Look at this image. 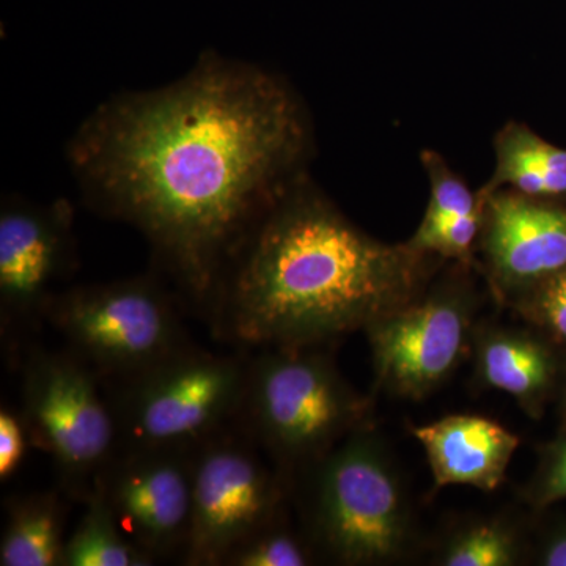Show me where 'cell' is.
<instances>
[{
    "label": "cell",
    "instance_id": "15",
    "mask_svg": "<svg viewBox=\"0 0 566 566\" xmlns=\"http://www.w3.org/2000/svg\"><path fill=\"white\" fill-rule=\"evenodd\" d=\"M61 490L10 495L0 566H62L66 506Z\"/></svg>",
    "mask_w": 566,
    "mask_h": 566
},
{
    "label": "cell",
    "instance_id": "16",
    "mask_svg": "<svg viewBox=\"0 0 566 566\" xmlns=\"http://www.w3.org/2000/svg\"><path fill=\"white\" fill-rule=\"evenodd\" d=\"M494 186H512L528 197L566 192V150L524 126L510 125L495 144Z\"/></svg>",
    "mask_w": 566,
    "mask_h": 566
},
{
    "label": "cell",
    "instance_id": "23",
    "mask_svg": "<svg viewBox=\"0 0 566 566\" xmlns=\"http://www.w3.org/2000/svg\"><path fill=\"white\" fill-rule=\"evenodd\" d=\"M31 444L20 411L9 406L0 409V480L6 482L17 474L24 461L25 449Z\"/></svg>",
    "mask_w": 566,
    "mask_h": 566
},
{
    "label": "cell",
    "instance_id": "19",
    "mask_svg": "<svg viewBox=\"0 0 566 566\" xmlns=\"http://www.w3.org/2000/svg\"><path fill=\"white\" fill-rule=\"evenodd\" d=\"M314 543L304 527L293 526L289 506L256 528L227 557L223 566H308L318 564Z\"/></svg>",
    "mask_w": 566,
    "mask_h": 566
},
{
    "label": "cell",
    "instance_id": "17",
    "mask_svg": "<svg viewBox=\"0 0 566 566\" xmlns=\"http://www.w3.org/2000/svg\"><path fill=\"white\" fill-rule=\"evenodd\" d=\"M84 513L66 538L62 566H153L125 535L109 505L93 488L82 499Z\"/></svg>",
    "mask_w": 566,
    "mask_h": 566
},
{
    "label": "cell",
    "instance_id": "6",
    "mask_svg": "<svg viewBox=\"0 0 566 566\" xmlns=\"http://www.w3.org/2000/svg\"><path fill=\"white\" fill-rule=\"evenodd\" d=\"M249 353H214L191 344L163 363L103 382L118 446L192 449L233 423Z\"/></svg>",
    "mask_w": 566,
    "mask_h": 566
},
{
    "label": "cell",
    "instance_id": "25",
    "mask_svg": "<svg viewBox=\"0 0 566 566\" xmlns=\"http://www.w3.org/2000/svg\"><path fill=\"white\" fill-rule=\"evenodd\" d=\"M542 564L546 566H566V534L558 535L547 543L543 551Z\"/></svg>",
    "mask_w": 566,
    "mask_h": 566
},
{
    "label": "cell",
    "instance_id": "9",
    "mask_svg": "<svg viewBox=\"0 0 566 566\" xmlns=\"http://www.w3.org/2000/svg\"><path fill=\"white\" fill-rule=\"evenodd\" d=\"M76 262L74 208L69 200L36 203L7 196L0 205V337L24 354L44 323L59 283Z\"/></svg>",
    "mask_w": 566,
    "mask_h": 566
},
{
    "label": "cell",
    "instance_id": "7",
    "mask_svg": "<svg viewBox=\"0 0 566 566\" xmlns=\"http://www.w3.org/2000/svg\"><path fill=\"white\" fill-rule=\"evenodd\" d=\"M21 417L50 455L65 497L81 501L118 446L103 379L69 349L31 345L21 360Z\"/></svg>",
    "mask_w": 566,
    "mask_h": 566
},
{
    "label": "cell",
    "instance_id": "21",
    "mask_svg": "<svg viewBox=\"0 0 566 566\" xmlns=\"http://www.w3.org/2000/svg\"><path fill=\"white\" fill-rule=\"evenodd\" d=\"M427 167L430 174L431 197L423 223L452 221L480 212L479 203L468 186L450 172L438 156H427Z\"/></svg>",
    "mask_w": 566,
    "mask_h": 566
},
{
    "label": "cell",
    "instance_id": "3",
    "mask_svg": "<svg viewBox=\"0 0 566 566\" xmlns=\"http://www.w3.org/2000/svg\"><path fill=\"white\" fill-rule=\"evenodd\" d=\"M324 345L249 353L234 423L290 485L367 422L368 401L338 371Z\"/></svg>",
    "mask_w": 566,
    "mask_h": 566
},
{
    "label": "cell",
    "instance_id": "14",
    "mask_svg": "<svg viewBox=\"0 0 566 566\" xmlns=\"http://www.w3.org/2000/svg\"><path fill=\"white\" fill-rule=\"evenodd\" d=\"M476 381L515 398L536 415L553 385L554 363L545 345L515 327H486L475 338Z\"/></svg>",
    "mask_w": 566,
    "mask_h": 566
},
{
    "label": "cell",
    "instance_id": "13",
    "mask_svg": "<svg viewBox=\"0 0 566 566\" xmlns=\"http://www.w3.org/2000/svg\"><path fill=\"white\" fill-rule=\"evenodd\" d=\"M434 488L463 485L494 491L504 483L520 439L488 417L457 415L416 427Z\"/></svg>",
    "mask_w": 566,
    "mask_h": 566
},
{
    "label": "cell",
    "instance_id": "10",
    "mask_svg": "<svg viewBox=\"0 0 566 566\" xmlns=\"http://www.w3.org/2000/svg\"><path fill=\"white\" fill-rule=\"evenodd\" d=\"M192 449L117 446L93 485L125 535L155 565H181L188 546Z\"/></svg>",
    "mask_w": 566,
    "mask_h": 566
},
{
    "label": "cell",
    "instance_id": "22",
    "mask_svg": "<svg viewBox=\"0 0 566 566\" xmlns=\"http://www.w3.org/2000/svg\"><path fill=\"white\" fill-rule=\"evenodd\" d=\"M517 307L566 340V270L524 294Z\"/></svg>",
    "mask_w": 566,
    "mask_h": 566
},
{
    "label": "cell",
    "instance_id": "20",
    "mask_svg": "<svg viewBox=\"0 0 566 566\" xmlns=\"http://www.w3.org/2000/svg\"><path fill=\"white\" fill-rule=\"evenodd\" d=\"M482 211L452 221L422 222L408 244L428 255L436 253L447 259L468 260L482 232Z\"/></svg>",
    "mask_w": 566,
    "mask_h": 566
},
{
    "label": "cell",
    "instance_id": "8",
    "mask_svg": "<svg viewBox=\"0 0 566 566\" xmlns=\"http://www.w3.org/2000/svg\"><path fill=\"white\" fill-rule=\"evenodd\" d=\"M290 497L289 480L237 423L227 424L192 449L191 531L181 565L223 566Z\"/></svg>",
    "mask_w": 566,
    "mask_h": 566
},
{
    "label": "cell",
    "instance_id": "11",
    "mask_svg": "<svg viewBox=\"0 0 566 566\" xmlns=\"http://www.w3.org/2000/svg\"><path fill=\"white\" fill-rule=\"evenodd\" d=\"M474 311L471 294L441 289L365 327L379 389L422 400L444 385L471 342Z\"/></svg>",
    "mask_w": 566,
    "mask_h": 566
},
{
    "label": "cell",
    "instance_id": "2",
    "mask_svg": "<svg viewBox=\"0 0 566 566\" xmlns=\"http://www.w3.org/2000/svg\"><path fill=\"white\" fill-rule=\"evenodd\" d=\"M294 182L233 256L203 323L238 352L327 345L422 296L424 256Z\"/></svg>",
    "mask_w": 566,
    "mask_h": 566
},
{
    "label": "cell",
    "instance_id": "24",
    "mask_svg": "<svg viewBox=\"0 0 566 566\" xmlns=\"http://www.w3.org/2000/svg\"><path fill=\"white\" fill-rule=\"evenodd\" d=\"M531 499L539 506L566 499V439L547 457L545 469L531 486Z\"/></svg>",
    "mask_w": 566,
    "mask_h": 566
},
{
    "label": "cell",
    "instance_id": "12",
    "mask_svg": "<svg viewBox=\"0 0 566 566\" xmlns=\"http://www.w3.org/2000/svg\"><path fill=\"white\" fill-rule=\"evenodd\" d=\"M488 273L502 297L515 301L566 270V211L524 193H499L482 222Z\"/></svg>",
    "mask_w": 566,
    "mask_h": 566
},
{
    "label": "cell",
    "instance_id": "1",
    "mask_svg": "<svg viewBox=\"0 0 566 566\" xmlns=\"http://www.w3.org/2000/svg\"><path fill=\"white\" fill-rule=\"evenodd\" d=\"M307 142L281 77L207 51L170 84L98 104L66 159L85 202L144 237L153 271L203 322L233 256L296 182Z\"/></svg>",
    "mask_w": 566,
    "mask_h": 566
},
{
    "label": "cell",
    "instance_id": "5",
    "mask_svg": "<svg viewBox=\"0 0 566 566\" xmlns=\"http://www.w3.org/2000/svg\"><path fill=\"white\" fill-rule=\"evenodd\" d=\"M186 308L161 275L70 286L51 297L44 323L103 382L118 381L163 363L193 344Z\"/></svg>",
    "mask_w": 566,
    "mask_h": 566
},
{
    "label": "cell",
    "instance_id": "4",
    "mask_svg": "<svg viewBox=\"0 0 566 566\" xmlns=\"http://www.w3.org/2000/svg\"><path fill=\"white\" fill-rule=\"evenodd\" d=\"M303 527L319 560L385 565L411 547L415 528L405 483L381 439L359 428L294 482Z\"/></svg>",
    "mask_w": 566,
    "mask_h": 566
},
{
    "label": "cell",
    "instance_id": "18",
    "mask_svg": "<svg viewBox=\"0 0 566 566\" xmlns=\"http://www.w3.org/2000/svg\"><path fill=\"white\" fill-rule=\"evenodd\" d=\"M520 557V536L512 524L476 520L455 528L434 562L444 566H513Z\"/></svg>",
    "mask_w": 566,
    "mask_h": 566
}]
</instances>
